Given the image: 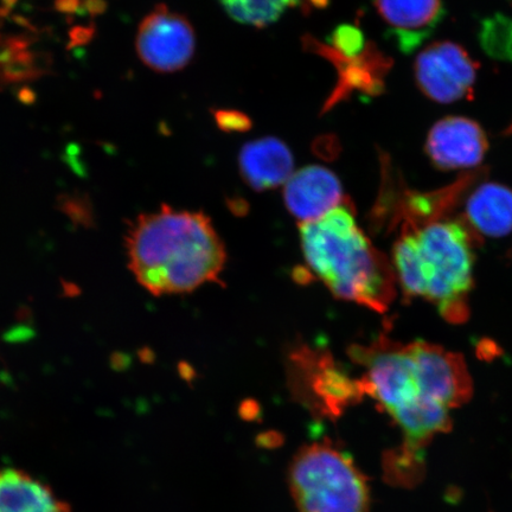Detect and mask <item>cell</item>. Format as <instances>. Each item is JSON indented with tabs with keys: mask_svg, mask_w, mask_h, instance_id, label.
I'll return each instance as SVG.
<instances>
[{
	"mask_svg": "<svg viewBox=\"0 0 512 512\" xmlns=\"http://www.w3.org/2000/svg\"><path fill=\"white\" fill-rule=\"evenodd\" d=\"M128 267L153 296L217 283L227 253L207 215L163 206L138 217L127 234Z\"/></svg>",
	"mask_w": 512,
	"mask_h": 512,
	"instance_id": "6da1fadb",
	"label": "cell"
},
{
	"mask_svg": "<svg viewBox=\"0 0 512 512\" xmlns=\"http://www.w3.org/2000/svg\"><path fill=\"white\" fill-rule=\"evenodd\" d=\"M299 227L306 266L335 297L377 313L389 310L398 284L392 261L358 226L350 203Z\"/></svg>",
	"mask_w": 512,
	"mask_h": 512,
	"instance_id": "7a4b0ae2",
	"label": "cell"
},
{
	"mask_svg": "<svg viewBox=\"0 0 512 512\" xmlns=\"http://www.w3.org/2000/svg\"><path fill=\"white\" fill-rule=\"evenodd\" d=\"M479 240L462 219L401 228L392 265L405 297L427 299L448 323H465Z\"/></svg>",
	"mask_w": 512,
	"mask_h": 512,
	"instance_id": "3957f363",
	"label": "cell"
},
{
	"mask_svg": "<svg viewBox=\"0 0 512 512\" xmlns=\"http://www.w3.org/2000/svg\"><path fill=\"white\" fill-rule=\"evenodd\" d=\"M349 355L366 369L364 392L399 425L408 450L420 451L435 435L450 430V411L422 398L411 343L381 336L369 345H352Z\"/></svg>",
	"mask_w": 512,
	"mask_h": 512,
	"instance_id": "277c9868",
	"label": "cell"
},
{
	"mask_svg": "<svg viewBox=\"0 0 512 512\" xmlns=\"http://www.w3.org/2000/svg\"><path fill=\"white\" fill-rule=\"evenodd\" d=\"M298 512H368L366 478L338 448L313 443L300 448L288 470Z\"/></svg>",
	"mask_w": 512,
	"mask_h": 512,
	"instance_id": "5b68a950",
	"label": "cell"
},
{
	"mask_svg": "<svg viewBox=\"0 0 512 512\" xmlns=\"http://www.w3.org/2000/svg\"><path fill=\"white\" fill-rule=\"evenodd\" d=\"M195 48V31L188 19L165 5H158L139 25L137 54L146 67L158 73L187 67Z\"/></svg>",
	"mask_w": 512,
	"mask_h": 512,
	"instance_id": "8992f818",
	"label": "cell"
},
{
	"mask_svg": "<svg viewBox=\"0 0 512 512\" xmlns=\"http://www.w3.org/2000/svg\"><path fill=\"white\" fill-rule=\"evenodd\" d=\"M421 92L439 104L470 98L477 78V64L453 42H435L422 50L414 64Z\"/></svg>",
	"mask_w": 512,
	"mask_h": 512,
	"instance_id": "52a82bcc",
	"label": "cell"
},
{
	"mask_svg": "<svg viewBox=\"0 0 512 512\" xmlns=\"http://www.w3.org/2000/svg\"><path fill=\"white\" fill-rule=\"evenodd\" d=\"M416 382L422 398L451 411L472 398L473 384L464 357L427 342L411 343Z\"/></svg>",
	"mask_w": 512,
	"mask_h": 512,
	"instance_id": "ba28073f",
	"label": "cell"
},
{
	"mask_svg": "<svg viewBox=\"0 0 512 512\" xmlns=\"http://www.w3.org/2000/svg\"><path fill=\"white\" fill-rule=\"evenodd\" d=\"M294 361L299 373L296 382L306 383L307 394L313 395L315 405L326 414L341 415L366 395L362 381L351 379L329 355L303 349L294 355Z\"/></svg>",
	"mask_w": 512,
	"mask_h": 512,
	"instance_id": "9c48e42d",
	"label": "cell"
},
{
	"mask_svg": "<svg viewBox=\"0 0 512 512\" xmlns=\"http://www.w3.org/2000/svg\"><path fill=\"white\" fill-rule=\"evenodd\" d=\"M488 146V138L476 121L447 117L428 133L426 151L440 170H465L483 162Z\"/></svg>",
	"mask_w": 512,
	"mask_h": 512,
	"instance_id": "30bf717a",
	"label": "cell"
},
{
	"mask_svg": "<svg viewBox=\"0 0 512 512\" xmlns=\"http://www.w3.org/2000/svg\"><path fill=\"white\" fill-rule=\"evenodd\" d=\"M285 206L300 223L315 221L341 206V181L324 166L310 165L294 172L285 183Z\"/></svg>",
	"mask_w": 512,
	"mask_h": 512,
	"instance_id": "8fae6325",
	"label": "cell"
},
{
	"mask_svg": "<svg viewBox=\"0 0 512 512\" xmlns=\"http://www.w3.org/2000/svg\"><path fill=\"white\" fill-rule=\"evenodd\" d=\"M375 5L405 53L418 48L444 17L441 0H375Z\"/></svg>",
	"mask_w": 512,
	"mask_h": 512,
	"instance_id": "7c38bea8",
	"label": "cell"
},
{
	"mask_svg": "<svg viewBox=\"0 0 512 512\" xmlns=\"http://www.w3.org/2000/svg\"><path fill=\"white\" fill-rule=\"evenodd\" d=\"M293 165L291 150L273 137L246 144L239 156L241 175L256 191L272 190L285 184L293 175Z\"/></svg>",
	"mask_w": 512,
	"mask_h": 512,
	"instance_id": "4fadbf2b",
	"label": "cell"
},
{
	"mask_svg": "<svg viewBox=\"0 0 512 512\" xmlns=\"http://www.w3.org/2000/svg\"><path fill=\"white\" fill-rule=\"evenodd\" d=\"M479 238H502L512 232V190L484 183L467 198L464 219Z\"/></svg>",
	"mask_w": 512,
	"mask_h": 512,
	"instance_id": "5bb4252c",
	"label": "cell"
},
{
	"mask_svg": "<svg viewBox=\"0 0 512 512\" xmlns=\"http://www.w3.org/2000/svg\"><path fill=\"white\" fill-rule=\"evenodd\" d=\"M0 512H72L40 479L17 469L0 470Z\"/></svg>",
	"mask_w": 512,
	"mask_h": 512,
	"instance_id": "9a60e30c",
	"label": "cell"
},
{
	"mask_svg": "<svg viewBox=\"0 0 512 512\" xmlns=\"http://www.w3.org/2000/svg\"><path fill=\"white\" fill-rule=\"evenodd\" d=\"M230 18L241 24L264 28L304 0H220Z\"/></svg>",
	"mask_w": 512,
	"mask_h": 512,
	"instance_id": "2e32d148",
	"label": "cell"
},
{
	"mask_svg": "<svg viewBox=\"0 0 512 512\" xmlns=\"http://www.w3.org/2000/svg\"><path fill=\"white\" fill-rule=\"evenodd\" d=\"M216 119L217 124L224 131H246L249 125H251L246 115L238 112H220L217 113Z\"/></svg>",
	"mask_w": 512,
	"mask_h": 512,
	"instance_id": "e0dca14e",
	"label": "cell"
}]
</instances>
